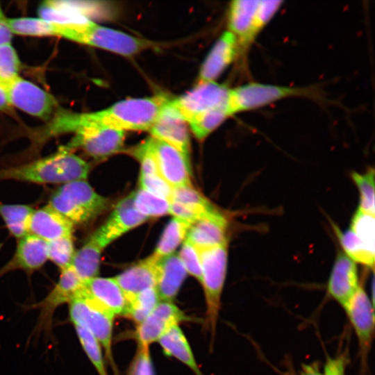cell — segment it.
I'll return each mask as SVG.
<instances>
[{"label":"cell","mask_w":375,"mask_h":375,"mask_svg":"<svg viewBox=\"0 0 375 375\" xmlns=\"http://www.w3.org/2000/svg\"><path fill=\"white\" fill-rule=\"evenodd\" d=\"M164 96L131 98L115 103L102 110L76 113L58 112L44 130L47 138L74 133L79 126L97 124L123 131H148L156 121L163 104Z\"/></svg>","instance_id":"6da1fadb"},{"label":"cell","mask_w":375,"mask_h":375,"mask_svg":"<svg viewBox=\"0 0 375 375\" xmlns=\"http://www.w3.org/2000/svg\"><path fill=\"white\" fill-rule=\"evenodd\" d=\"M90 165L65 146L51 155L17 166L0 169V181L59 184L86 180Z\"/></svg>","instance_id":"7a4b0ae2"},{"label":"cell","mask_w":375,"mask_h":375,"mask_svg":"<svg viewBox=\"0 0 375 375\" xmlns=\"http://www.w3.org/2000/svg\"><path fill=\"white\" fill-rule=\"evenodd\" d=\"M108 203L86 180H75L60 185L51 195L47 205L74 226L97 217Z\"/></svg>","instance_id":"3957f363"},{"label":"cell","mask_w":375,"mask_h":375,"mask_svg":"<svg viewBox=\"0 0 375 375\" xmlns=\"http://www.w3.org/2000/svg\"><path fill=\"white\" fill-rule=\"evenodd\" d=\"M60 38L124 56L135 55L149 47L146 40L100 26L90 19L63 24Z\"/></svg>","instance_id":"277c9868"},{"label":"cell","mask_w":375,"mask_h":375,"mask_svg":"<svg viewBox=\"0 0 375 375\" xmlns=\"http://www.w3.org/2000/svg\"><path fill=\"white\" fill-rule=\"evenodd\" d=\"M228 243L198 249L201 266V282L206 302V325L213 340L220 310L221 296L224 285Z\"/></svg>","instance_id":"5b68a950"},{"label":"cell","mask_w":375,"mask_h":375,"mask_svg":"<svg viewBox=\"0 0 375 375\" xmlns=\"http://www.w3.org/2000/svg\"><path fill=\"white\" fill-rule=\"evenodd\" d=\"M318 95L314 88L290 87L252 82L231 89L229 108L233 115L290 97L316 99Z\"/></svg>","instance_id":"8992f818"},{"label":"cell","mask_w":375,"mask_h":375,"mask_svg":"<svg viewBox=\"0 0 375 375\" xmlns=\"http://www.w3.org/2000/svg\"><path fill=\"white\" fill-rule=\"evenodd\" d=\"M68 306L71 323L88 330L100 343L107 360L113 365L112 340L115 317L85 297L81 290Z\"/></svg>","instance_id":"52a82bcc"},{"label":"cell","mask_w":375,"mask_h":375,"mask_svg":"<svg viewBox=\"0 0 375 375\" xmlns=\"http://www.w3.org/2000/svg\"><path fill=\"white\" fill-rule=\"evenodd\" d=\"M83 284L84 281L72 265L61 270L57 283L45 297L28 306L29 309H38L40 311L35 333H51L55 312L60 306L69 304L81 291Z\"/></svg>","instance_id":"ba28073f"},{"label":"cell","mask_w":375,"mask_h":375,"mask_svg":"<svg viewBox=\"0 0 375 375\" xmlns=\"http://www.w3.org/2000/svg\"><path fill=\"white\" fill-rule=\"evenodd\" d=\"M74 133V136L65 147L72 151L80 149L97 160L119 152L125 140L124 131L97 124L81 126Z\"/></svg>","instance_id":"9c48e42d"},{"label":"cell","mask_w":375,"mask_h":375,"mask_svg":"<svg viewBox=\"0 0 375 375\" xmlns=\"http://www.w3.org/2000/svg\"><path fill=\"white\" fill-rule=\"evenodd\" d=\"M230 94L231 88L226 85L215 81L207 82L197 83L186 94L170 101L188 123L208 110L221 107L229 108Z\"/></svg>","instance_id":"30bf717a"},{"label":"cell","mask_w":375,"mask_h":375,"mask_svg":"<svg viewBox=\"0 0 375 375\" xmlns=\"http://www.w3.org/2000/svg\"><path fill=\"white\" fill-rule=\"evenodd\" d=\"M6 91L11 106L44 120L50 118L57 106L51 94L21 76L10 83Z\"/></svg>","instance_id":"8fae6325"},{"label":"cell","mask_w":375,"mask_h":375,"mask_svg":"<svg viewBox=\"0 0 375 375\" xmlns=\"http://www.w3.org/2000/svg\"><path fill=\"white\" fill-rule=\"evenodd\" d=\"M344 308L358 340L359 355L364 369L374 333L373 305L365 290L359 286Z\"/></svg>","instance_id":"7c38bea8"},{"label":"cell","mask_w":375,"mask_h":375,"mask_svg":"<svg viewBox=\"0 0 375 375\" xmlns=\"http://www.w3.org/2000/svg\"><path fill=\"white\" fill-rule=\"evenodd\" d=\"M147 219L148 217L135 208L131 194L118 202L108 220L89 239L103 250L115 240Z\"/></svg>","instance_id":"4fadbf2b"},{"label":"cell","mask_w":375,"mask_h":375,"mask_svg":"<svg viewBox=\"0 0 375 375\" xmlns=\"http://www.w3.org/2000/svg\"><path fill=\"white\" fill-rule=\"evenodd\" d=\"M149 132L151 137L172 146L189 156L190 142L188 124L169 99H167L163 104Z\"/></svg>","instance_id":"5bb4252c"},{"label":"cell","mask_w":375,"mask_h":375,"mask_svg":"<svg viewBox=\"0 0 375 375\" xmlns=\"http://www.w3.org/2000/svg\"><path fill=\"white\" fill-rule=\"evenodd\" d=\"M150 140L160 176L173 188L192 185L189 156L160 140Z\"/></svg>","instance_id":"9a60e30c"},{"label":"cell","mask_w":375,"mask_h":375,"mask_svg":"<svg viewBox=\"0 0 375 375\" xmlns=\"http://www.w3.org/2000/svg\"><path fill=\"white\" fill-rule=\"evenodd\" d=\"M185 319L183 311L172 301H161L139 324L135 335L138 346L149 347L168 330Z\"/></svg>","instance_id":"2e32d148"},{"label":"cell","mask_w":375,"mask_h":375,"mask_svg":"<svg viewBox=\"0 0 375 375\" xmlns=\"http://www.w3.org/2000/svg\"><path fill=\"white\" fill-rule=\"evenodd\" d=\"M81 293L114 317L125 314L128 301L115 278L89 279L84 282Z\"/></svg>","instance_id":"e0dca14e"},{"label":"cell","mask_w":375,"mask_h":375,"mask_svg":"<svg viewBox=\"0 0 375 375\" xmlns=\"http://www.w3.org/2000/svg\"><path fill=\"white\" fill-rule=\"evenodd\" d=\"M227 227L226 217L217 209L192 223L185 240L197 249L217 247L227 243Z\"/></svg>","instance_id":"ac0fdd59"},{"label":"cell","mask_w":375,"mask_h":375,"mask_svg":"<svg viewBox=\"0 0 375 375\" xmlns=\"http://www.w3.org/2000/svg\"><path fill=\"white\" fill-rule=\"evenodd\" d=\"M47 260V242L27 234L18 240L12 257L0 268V278L16 270L31 274L40 269Z\"/></svg>","instance_id":"d6986e66"},{"label":"cell","mask_w":375,"mask_h":375,"mask_svg":"<svg viewBox=\"0 0 375 375\" xmlns=\"http://www.w3.org/2000/svg\"><path fill=\"white\" fill-rule=\"evenodd\" d=\"M74 225L60 213L47 205L34 210L27 223V234L46 242L72 236Z\"/></svg>","instance_id":"ffe728a7"},{"label":"cell","mask_w":375,"mask_h":375,"mask_svg":"<svg viewBox=\"0 0 375 375\" xmlns=\"http://www.w3.org/2000/svg\"><path fill=\"white\" fill-rule=\"evenodd\" d=\"M238 54L237 39L227 30L221 35L205 58L197 83L215 81L235 60Z\"/></svg>","instance_id":"44dd1931"},{"label":"cell","mask_w":375,"mask_h":375,"mask_svg":"<svg viewBox=\"0 0 375 375\" xmlns=\"http://www.w3.org/2000/svg\"><path fill=\"white\" fill-rule=\"evenodd\" d=\"M359 286L356 262L344 252L338 253L328 282L329 294L344 307Z\"/></svg>","instance_id":"7402d4cb"},{"label":"cell","mask_w":375,"mask_h":375,"mask_svg":"<svg viewBox=\"0 0 375 375\" xmlns=\"http://www.w3.org/2000/svg\"><path fill=\"white\" fill-rule=\"evenodd\" d=\"M156 288L160 299L172 301L188 274L178 256L172 253L156 259Z\"/></svg>","instance_id":"603a6c76"},{"label":"cell","mask_w":375,"mask_h":375,"mask_svg":"<svg viewBox=\"0 0 375 375\" xmlns=\"http://www.w3.org/2000/svg\"><path fill=\"white\" fill-rule=\"evenodd\" d=\"M129 302L140 292L156 288V259L151 256L115 277Z\"/></svg>","instance_id":"cb8c5ba5"},{"label":"cell","mask_w":375,"mask_h":375,"mask_svg":"<svg viewBox=\"0 0 375 375\" xmlns=\"http://www.w3.org/2000/svg\"><path fill=\"white\" fill-rule=\"evenodd\" d=\"M260 0H235L228 12V31L237 39L239 46L250 31Z\"/></svg>","instance_id":"d4e9b609"},{"label":"cell","mask_w":375,"mask_h":375,"mask_svg":"<svg viewBox=\"0 0 375 375\" xmlns=\"http://www.w3.org/2000/svg\"><path fill=\"white\" fill-rule=\"evenodd\" d=\"M158 341L165 355L174 357L197 375H201L190 344L178 325L172 327Z\"/></svg>","instance_id":"484cf974"},{"label":"cell","mask_w":375,"mask_h":375,"mask_svg":"<svg viewBox=\"0 0 375 375\" xmlns=\"http://www.w3.org/2000/svg\"><path fill=\"white\" fill-rule=\"evenodd\" d=\"M283 1L260 0L252 26L242 42L238 46V56L247 54L258 34L269 23L282 6Z\"/></svg>","instance_id":"4316f807"},{"label":"cell","mask_w":375,"mask_h":375,"mask_svg":"<svg viewBox=\"0 0 375 375\" xmlns=\"http://www.w3.org/2000/svg\"><path fill=\"white\" fill-rule=\"evenodd\" d=\"M33 208L25 204H10L0 201V217L9 233L20 239L27 235V223Z\"/></svg>","instance_id":"83f0119b"},{"label":"cell","mask_w":375,"mask_h":375,"mask_svg":"<svg viewBox=\"0 0 375 375\" xmlns=\"http://www.w3.org/2000/svg\"><path fill=\"white\" fill-rule=\"evenodd\" d=\"M231 116L228 108H217L195 116L187 124L195 138L203 141Z\"/></svg>","instance_id":"f1b7e54d"},{"label":"cell","mask_w":375,"mask_h":375,"mask_svg":"<svg viewBox=\"0 0 375 375\" xmlns=\"http://www.w3.org/2000/svg\"><path fill=\"white\" fill-rule=\"evenodd\" d=\"M190 225L177 218H172L165 227L158 245L151 255L158 259L174 253V250L185 239Z\"/></svg>","instance_id":"f546056e"},{"label":"cell","mask_w":375,"mask_h":375,"mask_svg":"<svg viewBox=\"0 0 375 375\" xmlns=\"http://www.w3.org/2000/svg\"><path fill=\"white\" fill-rule=\"evenodd\" d=\"M6 22L11 32L27 36H55L53 22L41 17L6 18Z\"/></svg>","instance_id":"4dcf8cb0"},{"label":"cell","mask_w":375,"mask_h":375,"mask_svg":"<svg viewBox=\"0 0 375 375\" xmlns=\"http://www.w3.org/2000/svg\"><path fill=\"white\" fill-rule=\"evenodd\" d=\"M336 233L348 257L374 269L375 252L369 250L350 228L344 232L338 230Z\"/></svg>","instance_id":"1f68e13d"},{"label":"cell","mask_w":375,"mask_h":375,"mask_svg":"<svg viewBox=\"0 0 375 375\" xmlns=\"http://www.w3.org/2000/svg\"><path fill=\"white\" fill-rule=\"evenodd\" d=\"M160 301L156 288H148L128 302L124 315L139 324L154 310Z\"/></svg>","instance_id":"d6a6232c"},{"label":"cell","mask_w":375,"mask_h":375,"mask_svg":"<svg viewBox=\"0 0 375 375\" xmlns=\"http://www.w3.org/2000/svg\"><path fill=\"white\" fill-rule=\"evenodd\" d=\"M351 178L358 189V209L365 213L374 216V170L369 168L365 173L353 172Z\"/></svg>","instance_id":"836d02e7"},{"label":"cell","mask_w":375,"mask_h":375,"mask_svg":"<svg viewBox=\"0 0 375 375\" xmlns=\"http://www.w3.org/2000/svg\"><path fill=\"white\" fill-rule=\"evenodd\" d=\"M78 340L99 375H108L106 368L102 347L98 340L86 328L78 325H73Z\"/></svg>","instance_id":"e575fe53"},{"label":"cell","mask_w":375,"mask_h":375,"mask_svg":"<svg viewBox=\"0 0 375 375\" xmlns=\"http://www.w3.org/2000/svg\"><path fill=\"white\" fill-rule=\"evenodd\" d=\"M136 210L147 217L168 214L169 201L139 188L131 194Z\"/></svg>","instance_id":"d590c367"},{"label":"cell","mask_w":375,"mask_h":375,"mask_svg":"<svg viewBox=\"0 0 375 375\" xmlns=\"http://www.w3.org/2000/svg\"><path fill=\"white\" fill-rule=\"evenodd\" d=\"M171 201L184 204L203 215L217 208L192 185H185L173 188Z\"/></svg>","instance_id":"8d00e7d4"},{"label":"cell","mask_w":375,"mask_h":375,"mask_svg":"<svg viewBox=\"0 0 375 375\" xmlns=\"http://www.w3.org/2000/svg\"><path fill=\"white\" fill-rule=\"evenodd\" d=\"M47 258L61 270L69 267L76 250L72 236L61 238L47 242Z\"/></svg>","instance_id":"74e56055"},{"label":"cell","mask_w":375,"mask_h":375,"mask_svg":"<svg viewBox=\"0 0 375 375\" xmlns=\"http://www.w3.org/2000/svg\"><path fill=\"white\" fill-rule=\"evenodd\" d=\"M350 229L369 250L375 251V220L374 215L358 209L353 216Z\"/></svg>","instance_id":"f35d334b"},{"label":"cell","mask_w":375,"mask_h":375,"mask_svg":"<svg viewBox=\"0 0 375 375\" xmlns=\"http://www.w3.org/2000/svg\"><path fill=\"white\" fill-rule=\"evenodd\" d=\"M19 58L11 44L0 46V85L6 88L19 76Z\"/></svg>","instance_id":"ab89813d"},{"label":"cell","mask_w":375,"mask_h":375,"mask_svg":"<svg viewBox=\"0 0 375 375\" xmlns=\"http://www.w3.org/2000/svg\"><path fill=\"white\" fill-rule=\"evenodd\" d=\"M132 151L140 163V176L160 175L150 138L135 147Z\"/></svg>","instance_id":"60d3db41"},{"label":"cell","mask_w":375,"mask_h":375,"mask_svg":"<svg viewBox=\"0 0 375 375\" xmlns=\"http://www.w3.org/2000/svg\"><path fill=\"white\" fill-rule=\"evenodd\" d=\"M140 188L171 201L173 188L160 175L140 176Z\"/></svg>","instance_id":"b9f144b4"},{"label":"cell","mask_w":375,"mask_h":375,"mask_svg":"<svg viewBox=\"0 0 375 375\" xmlns=\"http://www.w3.org/2000/svg\"><path fill=\"white\" fill-rule=\"evenodd\" d=\"M178 256L188 274L193 276L201 283V266L199 250L185 240Z\"/></svg>","instance_id":"7bdbcfd3"},{"label":"cell","mask_w":375,"mask_h":375,"mask_svg":"<svg viewBox=\"0 0 375 375\" xmlns=\"http://www.w3.org/2000/svg\"><path fill=\"white\" fill-rule=\"evenodd\" d=\"M129 375H155L149 347L138 346Z\"/></svg>","instance_id":"ee69618b"},{"label":"cell","mask_w":375,"mask_h":375,"mask_svg":"<svg viewBox=\"0 0 375 375\" xmlns=\"http://www.w3.org/2000/svg\"><path fill=\"white\" fill-rule=\"evenodd\" d=\"M168 213L174 216V217L182 220L190 225L198 219L204 216L192 208L174 201H169Z\"/></svg>","instance_id":"f6af8a7d"},{"label":"cell","mask_w":375,"mask_h":375,"mask_svg":"<svg viewBox=\"0 0 375 375\" xmlns=\"http://www.w3.org/2000/svg\"><path fill=\"white\" fill-rule=\"evenodd\" d=\"M347 362L344 356L328 358L324 367V375H344Z\"/></svg>","instance_id":"bcb514c9"},{"label":"cell","mask_w":375,"mask_h":375,"mask_svg":"<svg viewBox=\"0 0 375 375\" xmlns=\"http://www.w3.org/2000/svg\"><path fill=\"white\" fill-rule=\"evenodd\" d=\"M12 33L6 22V17L0 19V46L10 44Z\"/></svg>","instance_id":"7dc6e473"},{"label":"cell","mask_w":375,"mask_h":375,"mask_svg":"<svg viewBox=\"0 0 375 375\" xmlns=\"http://www.w3.org/2000/svg\"><path fill=\"white\" fill-rule=\"evenodd\" d=\"M11 107L8 100L6 88L0 85V110L8 111L10 110Z\"/></svg>","instance_id":"c3c4849f"},{"label":"cell","mask_w":375,"mask_h":375,"mask_svg":"<svg viewBox=\"0 0 375 375\" xmlns=\"http://www.w3.org/2000/svg\"><path fill=\"white\" fill-rule=\"evenodd\" d=\"M300 375H324L319 372L315 364L303 365Z\"/></svg>","instance_id":"681fc988"},{"label":"cell","mask_w":375,"mask_h":375,"mask_svg":"<svg viewBox=\"0 0 375 375\" xmlns=\"http://www.w3.org/2000/svg\"><path fill=\"white\" fill-rule=\"evenodd\" d=\"M4 18H5V17L3 16L2 10H1V7H0V19H4Z\"/></svg>","instance_id":"f907efd6"}]
</instances>
